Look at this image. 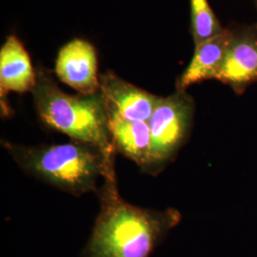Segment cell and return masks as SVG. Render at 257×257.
I'll return each instance as SVG.
<instances>
[{"mask_svg":"<svg viewBox=\"0 0 257 257\" xmlns=\"http://www.w3.org/2000/svg\"><path fill=\"white\" fill-rule=\"evenodd\" d=\"M192 33L195 47L220 36L224 29L208 0H191Z\"/></svg>","mask_w":257,"mask_h":257,"instance_id":"8fae6325","label":"cell"},{"mask_svg":"<svg viewBox=\"0 0 257 257\" xmlns=\"http://www.w3.org/2000/svg\"><path fill=\"white\" fill-rule=\"evenodd\" d=\"M100 189L101 208L82 257H149L181 220L175 209L160 211L131 205L120 196L114 168Z\"/></svg>","mask_w":257,"mask_h":257,"instance_id":"6da1fadb","label":"cell"},{"mask_svg":"<svg viewBox=\"0 0 257 257\" xmlns=\"http://www.w3.org/2000/svg\"><path fill=\"white\" fill-rule=\"evenodd\" d=\"M216 79L237 94L257 82V27L231 31L230 45Z\"/></svg>","mask_w":257,"mask_h":257,"instance_id":"52a82bcc","label":"cell"},{"mask_svg":"<svg viewBox=\"0 0 257 257\" xmlns=\"http://www.w3.org/2000/svg\"><path fill=\"white\" fill-rule=\"evenodd\" d=\"M255 1V4H256V7H257V0H254Z\"/></svg>","mask_w":257,"mask_h":257,"instance_id":"7c38bea8","label":"cell"},{"mask_svg":"<svg viewBox=\"0 0 257 257\" xmlns=\"http://www.w3.org/2000/svg\"><path fill=\"white\" fill-rule=\"evenodd\" d=\"M37 80V74L25 47L18 37L10 36L0 51L1 97L10 92H33Z\"/></svg>","mask_w":257,"mask_h":257,"instance_id":"ba28073f","label":"cell"},{"mask_svg":"<svg viewBox=\"0 0 257 257\" xmlns=\"http://www.w3.org/2000/svg\"><path fill=\"white\" fill-rule=\"evenodd\" d=\"M100 92L108 115L149 122L160 97L120 78L112 72L100 75Z\"/></svg>","mask_w":257,"mask_h":257,"instance_id":"8992f818","label":"cell"},{"mask_svg":"<svg viewBox=\"0 0 257 257\" xmlns=\"http://www.w3.org/2000/svg\"><path fill=\"white\" fill-rule=\"evenodd\" d=\"M4 146L30 175L75 195L95 191L98 181L114 168V153L74 140L39 147L7 142Z\"/></svg>","mask_w":257,"mask_h":257,"instance_id":"7a4b0ae2","label":"cell"},{"mask_svg":"<svg viewBox=\"0 0 257 257\" xmlns=\"http://www.w3.org/2000/svg\"><path fill=\"white\" fill-rule=\"evenodd\" d=\"M108 117L114 149L142 169H148L152 141L149 122L128 121L114 115Z\"/></svg>","mask_w":257,"mask_h":257,"instance_id":"30bf717a","label":"cell"},{"mask_svg":"<svg viewBox=\"0 0 257 257\" xmlns=\"http://www.w3.org/2000/svg\"><path fill=\"white\" fill-rule=\"evenodd\" d=\"M194 102L186 92L160 97L149 120L151 152L148 171L156 174L174 159L189 138L193 126Z\"/></svg>","mask_w":257,"mask_h":257,"instance_id":"277c9868","label":"cell"},{"mask_svg":"<svg viewBox=\"0 0 257 257\" xmlns=\"http://www.w3.org/2000/svg\"><path fill=\"white\" fill-rule=\"evenodd\" d=\"M32 92L38 117L49 128L106 153L115 152L101 92L89 95L68 94L50 75L39 71Z\"/></svg>","mask_w":257,"mask_h":257,"instance_id":"3957f363","label":"cell"},{"mask_svg":"<svg viewBox=\"0 0 257 257\" xmlns=\"http://www.w3.org/2000/svg\"><path fill=\"white\" fill-rule=\"evenodd\" d=\"M231 30L195 47L190 65L176 82V91L186 92L192 85L209 79H216L230 45Z\"/></svg>","mask_w":257,"mask_h":257,"instance_id":"9c48e42d","label":"cell"},{"mask_svg":"<svg viewBox=\"0 0 257 257\" xmlns=\"http://www.w3.org/2000/svg\"><path fill=\"white\" fill-rule=\"evenodd\" d=\"M55 74L80 94L100 92L96 51L86 40L74 39L61 48L55 62Z\"/></svg>","mask_w":257,"mask_h":257,"instance_id":"5b68a950","label":"cell"}]
</instances>
